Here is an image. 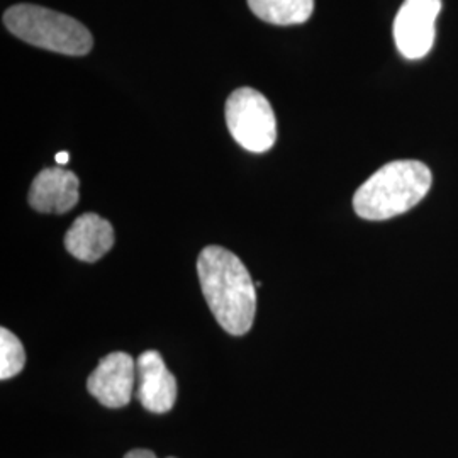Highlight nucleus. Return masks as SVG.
<instances>
[{
	"instance_id": "1",
	"label": "nucleus",
	"mask_w": 458,
	"mask_h": 458,
	"mask_svg": "<svg viewBox=\"0 0 458 458\" xmlns=\"http://www.w3.org/2000/svg\"><path fill=\"white\" fill-rule=\"evenodd\" d=\"M197 274L219 327L233 336L248 333L257 311V285L245 263L223 246H206L197 259Z\"/></svg>"
},
{
	"instance_id": "2",
	"label": "nucleus",
	"mask_w": 458,
	"mask_h": 458,
	"mask_svg": "<svg viewBox=\"0 0 458 458\" xmlns=\"http://www.w3.org/2000/svg\"><path fill=\"white\" fill-rule=\"evenodd\" d=\"M433 183L431 170L416 160L384 165L359 187L353 209L367 221H386L418 206Z\"/></svg>"
},
{
	"instance_id": "3",
	"label": "nucleus",
	"mask_w": 458,
	"mask_h": 458,
	"mask_svg": "<svg viewBox=\"0 0 458 458\" xmlns=\"http://www.w3.org/2000/svg\"><path fill=\"white\" fill-rule=\"evenodd\" d=\"M4 24L24 43L66 56H85L94 47L92 34L82 22L33 4L7 9Z\"/></svg>"
},
{
	"instance_id": "4",
	"label": "nucleus",
	"mask_w": 458,
	"mask_h": 458,
	"mask_svg": "<svg viewBox=\"0 0 458 458\" xmlns=\"http://www.w3.org/2000/svg\"><path fill=\"white\" fill-rule=\"evenodd\" d=\"M226 124L246 151L265 153L277 141V119L267 98L255 89L234 90L226 102Z\"/></svg>"
},
{
	"instance_id": "5",
	"label": "nucleus",
	"mask_w": 458,
	"mask_h": 458,
	"mask_svg": "<svg viewBox=\"0 0 458 458\" xmlns=\"http://www.w3.org/2000/svg\"><path fill=\"white\" fill-rule=\"evenodd\" d=\"M442 0H406L394 21V41L406 60H420L433 48Z\"/></svg>"
},
{
	"instance_id": "6",
	"label": "nucleus",
	"mask_w": 458,
	"mask_h": 458,
	"mask_svg": "<svg viewBox=\"0 0 458 458\" xmlns=\"http://www.w3.org/2000/svg\"><path fill=\"white\" fill-rule=\"evenodd\" d=\"M136 378L131 355L113 352L98 361V369L87 378V389L102 406L117 410L130 404Z\"/></svg>"
},
{
	"instance_id": "7",
	"label": "nucleus",
	"mask_w": 458,
	"mask_h": 458,
	"mask_svg": "<svg viewBox=\"0 0 458 458\" xmlns=\"http://www.w3.org/2000/svg\"><path fill=\"white\" fill-rule=\"evenodd\" d=\"M138 399L143 408L164 414L174 408L177 401V378L166 369L162 355L157 350H148L136 361Z\"/></svg>"
},
{
	"instance_id": "8",
	"label": "nucleus",
	"mask_w": 458,
	"mask_h": 458,
	"mask_svg": "<svg viewBox=\"0 0 458 458\" xmlns=\"http://www.w3.org/2000/svg\"><path fill=\"white\" fill-rule=\"evenodd\" d=\"M79 202V177L64 166L41 170L30 191V206L45 214H65Z\"/></svg>"
},
{
	"instance_id": "9",
	"label": "nucleus",
	"mask_w": 458,
	"mask_h": 458,
	"mask_svg": "<svg viewBox=\"0 0 458 458\" xmlns=\"http://www.w3.org/2000/svg\"><path fill=\"white\" fill-rule=\"evenodd\" d=\"M114 245L113 225L98 214L79 216L65 234V248L82 262H98Z\"/></svg>"
},
{
	"instance_id": "10",
	"label": "nucleus",
	"mask_w": 458,
	"mask_h": 458,
	"mask_svg": "<svg viewBox=\"0 0 458 458\" xmlns=\"http://www.w3.org/2000/svg\"><path fill=\"white\" fill-rule=\"evenodd\" d=\"M248 7L268 24L293 26L312 16L314 0H248Z\"/></svg>"
},
{
	"instance_id": "11",
	"label": "nucleus",
	"mask_w": 458,
	"mask_h": 458,
	"mask_svg": "<svg viewBox=\"0 0 458 458\" xmlns=\"http://www.w3.org/2000/svg\"><path fill=\"white\" fill-rule=\"evenodd\" d=\"M26 353L21 340L7 327L0 329V378L7 380L22 372Z\"/></svg>"
},
{
	"instance_id": "12",
	"label": "nucleus",
	"mask_w": 458,
	"mask_h": 458,
	"mask_svg": "<svg viewBox=\"0 0 458 458\" xmlns=\"http://www.w3.org/2000/svg\"><path fill=\"white\" fill-rule=\"evenodd\" d=\"M124 458H157V455L151 452V450H143V448H136V450H131V452H128ZM174 458V457H170Z\"/></svg>"
},
{
	"instance_id": "13",
	"label": "nucleus",
	"mask_w": 458,
	"mask_h": 458,
	"mask_svg": "<svg viewBox=\"0 0 458 458\" xmlns=\"http://www.w3.org/2000/svg\"><path fill=\"white\" fill-rule=\"evenodd\" d=\"M55 160H56V164L64 165L68 164V160H70V155L66 153V151H60V153H56V157H55Z\"/></svg>"
}]
</instances>
